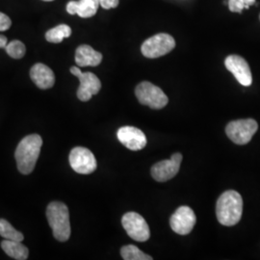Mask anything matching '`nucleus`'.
Wrapping results in <instances>:
<instances>
[{
  "label": "nucleus",
  "mask_w": 260,
  "mask_h": 260,
  "mask_svg": "<svg viewBox=\"0 0 260 260\" xmlns=\"http://www.w3.org/2000/svg\"><path fill=\"white\" fill-rule=\"evenodd\" d=\"M43 146V139L38 134H31L20 141L15 152L18 169L22 175L31 174L37 163Z\"/></svg>",
  "instance_id": "obj_1"
},
{
  "label": "nucleus",
  "mask_w": 260,
  "mask_h": 260,
  "mask_svg": "<svg viewBox=\"0 0 260 260\" xmlns=\"http://www.w3.org/2000/svg\"><path fill=\"white\" fill-rule=\"evenodd\" d=\"M243 212V200L238 192L225 191L217 201L216 216L223 225L232 226L239 223Z\"/></svg>",
  "instance_id": "obj_2"
},
{
  "label": "nucleus",
  "mask_w": 260,
  "mask_h": 260,
  "mask_svg": "<svg viewBox=\"0 0 260 260\" xmlns=\"http://www.w3.org/2000/svg\"><path fill=\"white\" fill-rule=\"evenodd\" d=\"M48 223L58 241H68L71 237V223L68 206L61 202H52L47 208Z\"/></svg>",
  "instance_id": "obj_3"
},
{
  "label": "nucleus",
  "mask_w": 260,
  "mask_h": 260,
  "mask_svg": "<svg viewBox=\"0 0 260 260\" xmlns=\"http://www.w3.org/2000/svg\"><path fill=\"white\" fill-rule=\"evenodd\" d=\"M176 47V41L171 35L159 33L146 40L142 47V54L150 59L166 55Z\"/></svg>",
  "instance_id": "obj_4"
},
{
  "label": "nucleus",
  "mask_w": 260,
  "mask_h": 260,
  "mask_svg": "<svg viewBox=\"0 0 260 260\" xmlns=\"http://www.w3.org/2000/svg\"><path fill=\"white\" fill-rule=\"evenodd\" d=\"M135 94L141 104L152 109H162L169 102L167 95L159 87L148 81H144L136 87Z\"/></svg>",
  "instance_id": "obj_5"
},
{
  "label": "nucleus",
  "mask_w": 260,
  "mask_h": 260,
  "mask_svg": "<svg viewBox=\"0 0 260 260\" xmlns=\"http://www.w3.org/2000/svg\"><path fill=\"white\" fill-rule=\"evenodd\" d=\"M257 129L258 124L256 121L252 119H246L231 121L225 127V132L233 143L237 145H246L250 143Z\"/></svg>",
  "instance_id": "obj_6"
},
{
  "label": "nucleus",
  "mask_w": 260,
  "mask_h": 260,
  "mask_svg": "<svg viewBox=\"0 0 260 260\" xmlns=\"http://www.w3.org/2000/svg\"><path fill=\"white\" fill-rule=\"evenodd\" d=\"M121 223L130 238L138 242L148 241L150 236L146 220L136 212H127L122 216Z\"/></svg>",
  "instance_id": "obj_7"
},
{
  "label": "nucleus",
  "mask_w": 260,
  "mask_h": 260,
  "mask_svg": "<svg viewBox=\"0 0 260 260\" xmlns=\"http://www.w3.org/2000/svg\"><path fill=\"white\" fill-rule=\"evenodd\" d=\"M71 73L78 77L80 86L77 90V98L81 102H88L102 89V82L93 73H82L78 67H72Z\"/></svg>",
  "instance_id": "obj_8"
},
{
  "label": "nucleus",
  "mask_w": 260,
  "mask_h": 260,
  "mask_svg": "<svg viewBox=\"0 0 260 260\" xmlns=\"http://www.w3.org/2000/svg\"><path fill=\"white\" fill-rule=\"evenodd\" d=\"M70 164L77 174L89 175L98 167L96 160L90 149L76 147L70 153Z\"/></svg>",
  "instance_id": "obj_9"
},
{
  "label": "nucleus",
  "mask_w": 260,
  "mask_h": 260,
  "mask_svg": "<svg viewBox=\"0 0 260 260\" xmlns=\"http://www.w3.org/2000/svg\"><path fill=\"white\" fill-rule=\"evenodd\" d=\"M196 223V215L189 206H180L170 219L172 230L180 235L192 232Z\"/></svg>",
  "instance_id": "obj_10"
},
{
  "label": "nucleus",
  "mask_w": 260,
  "mask_h": 260,
  "mask_svg": "<svg viewBox=\"0 0 260 260\" xmlns=\"http://www.w3.org/2000/svg\"><path fill=\"white\" fill-rule=\"evenodd\" d=\"M182 161L180 153H175L171 159L160 161L151 168V176L159 182H165L176 177Z\"/></svg>",
  "instance_id": "obj_11"
},
{
  "label": "nucleus",
  "mask_w": 260,
  "mask_h": 260,
  "mask_svg": "<svg viewBox=\"0 0 260 260\" xmlns=\"http://www.w3.org/2000/svg\"><path fill=\"white\" fill-rule=\"evenodd\" d=\"M225 68L233 74L239 83L249 87L252 83V75H251L250 66L247 61L239 55H230L224 60Z\"/></svg>",
  "instance_id": "obj_12"
},
{
  "label": "nucleus",
  "mask_w": 260,
  "mask_h": 260,
  "mask_svg": "<svg viewBox=\"0 0 260 260\" xmlns=\"http://www.w3.org/2000/svg\"><path fill=\"white\" fill-rule=\"evenodd\" d=\"M117 137L121 144L130 150H140L147 145L145 133L134 126L121 127L117 132Z\"/></svg>",
  "instance_id": "obj_13"
},
{
  "label": "nucleus",
  "mask_w": 260,
  "mask_h": 260,
  "mask_svg": "<svg viewBox=\"0 0 260 260\" xmlns=\"http://www.w3.org/2000/svg\"><path fill=\"white\" fill-rule=\"evenodd\" d=\"M30 77L38 88L47 90L53 87L55 75L50 68L42 63L35 64L30 70Z\"/></svg>",
  "instance_id": "obj_14"
},
{
  "label": "nucleus",
  "mask_w": 260,
  "mask_h": 260,
  "mask_svg": "<svg viewBox=\"0 0 260 260\" xmlns=\"http://www.w3.org/2000/svg\"><path fill=\"white\" fill-rule=\"evenodd\" d=\"M103 61V54L88 45L76 48L75 63L78 67H96Z\"/></svg>",
  "instance_id": "obj_15"
},
{
  "label": "nucleus",
  "mask_w": 260,
  "mask_h": 260,
  "mask_svg": "<svg viewBox=\"0 0 260 260\" xmlns=\"http://www.w3.org/2000/svg\"><path fill=\"white\" fill-rule=\"evenodd\" d=\"M1 248L10 257L17 260L27 259L29 251L21 242L7 240L1 243Z\"/></svg>",
  "instance_id": "obj_16"
},
{
  "label": "nucleus",
  "mask_w": 260,
  "mask_h": 260,
  "mask_svg": "<svg viewBox=\"0 0 260 260\" xmlns=\"http://www.w3.org/2000/svg\"><path fill=\"white\" fill-rule=\"evenodd\" d=\"M100 7L99 0H79L76 1V15L88 19L93 17Z\"/></svg>",
  "instance_id": "obj_17"
},
{
  "label": "nucleus",
  "mask_w": 260,
  "mask_h": 260,
  "mask_svg": "<svg viewBox=\"0 0 260 260\" xmlns=\"http://www.w3.org/2000/svg\"><path fill=\"white\" fill-rule=\"evenodd\" d=\"M72 28L67 24H60L56 27L51 28L46 33L47 42L53 44H60L66 38L71 37Z\"/></svg>",
  "instance_id": "obj_18"
},
{
  "label": "nucleus",
  "mask_w": 260,
  "mask_h": 260,
  "mask_svg": "<svg viewBox=\"0 0 260 260\" xmlns=\"http://www.w3.org/2000/svg\"><path fill=\"white\" fill-rule=\"evenodd\" d=\"M0 236L13 241L21 242L24 239L23 234L18 232L8 221L4 219H0Z\"/></svg>",
  "instance_id": "obj_19"
},
{
  "label": "nucleus",
  "mask_w": 260,
  "mask_h": 260,
  "mask_svg": "<svg viewBox=\"0 0 260 260\" xmlns=\"http://www.w3.org/2000/svg\"><path fill=\"white\" fill-rule=\"evenodd\" d=\"M121 257L124 260H151L152 257L149 254L141 251L134 245L123 246L121 250Z\"/></svg>",
  "instance_id": "obj_20"
},
{
  "label": "nucleus",
  "mask_w": 260,
  "mask_h": 260,
  "mask_svg": "<svg viewBox=\"0 0 260 260\" xmlns=\"http://www.w3.org/2000/svg\"><path fill=\"white\" fill-rule=\"evenodd\" d=\"M5 50L10 57L14 59H21L25 55L26 47L22 42L19 40H14L8 43V45L5 47Z\"/></svg>",
  "instance_id": "obj_21"
},
{
  "label": "nucleus",
  "mask_w": 260,
  "mask_h": 260,
  "mask_svg": "<svg viewBox=\"0 0 260 260\" xmlns=\"http://www.w3.org/2000/svg\"><path fill=\"white\" fill-rule=\"evenodd\" d=\"M229 8L233 13H240L245 9V4L243 0H229Z\"/></svg>",
  "instance_id": "obj_22"
},
{
  "label": "nucleus",
  "mask_w": 260,
  "mask_h": 260,
  "mask_svg": "<svg viewBox=\"0 0 260 260\" xmlns=\"http://www.w3.org/2000/svg\"><path fill=\"white\" fill-rule=\"evenodd\" d=\"M12 25V20L7 15L0 12V31H6Z\"/></svg>",
  "instance_id": "obj_23"
},
{
  "label": "nucleus",
  "mask_w": 260,
  "mask_h": 260,
  "mask_svg": "<svg viewBox=\"0 0 260 260\" xmlns=\"http://www.w3.org/2000/svg\"><path fill=\"white\" fill-rule=\"evenodd\" d=\"M99 2L103 9L109 10L117 8L119 6L120 0H99Z\"/></svg>",
  "instance_id": "obj_24"
},
{
  "label": "nucleus",
  "mask_w": 260,
  "mask_h": 260,
  "mask_svg": "<svg viewBox=\"0 0 260 260\" xmlns=\"http://www.w3.org/2000/svg\"><path fill=\"white\" fill-rule=\"evenodd\" d=\"M67 12L70 14V15H76V1H70L68 4H67Z\"/></svg>",
  "instance_id": "obj_25"
},
{
  "label": "nucleus",
  "mask_w": 260,
  "mask_h": 260,
  "mask_svg": "<svg viewBox=\"0 0 260 260\" xmlns=\"http://www.w3.org/2000/svg\"><path fill=\"white\" fill-rule=\"evenodd\" d=\"M8 45V39L4 35H0V48H5Z\"/></svg>",
  "instance_id": "obj_26"
},
{
  "label": "nucleus",
  "mask_w": 260,
  "mask_h": 260,
  "mask_svg": "<svg viewBox=\"0 0 260 260\" xmlns=\"http://www.w3.org/2000/svg\"><path fill=\"white\" fill-rule=\"evenodd\" d=\"M243 2L245 4V9H249L250 6L255 3V0H243Z\"/></svg>",
  "instance_id": "obj_27"
},
{
  "label": "nucleus",
  "mask_w": 260,
  "mask_h": 260,
  "mask_svg": "<svg viewBox=\"0 0 260 260\" xmlns=\"http://www.w3.org/2000/svg\"><path fill=\"white\" fill-rule=\"evenodd\" d=\"M43 1H53V0H43Z\"/></svg>",
  "instance_id": "obj_28"
}]
</instances>
